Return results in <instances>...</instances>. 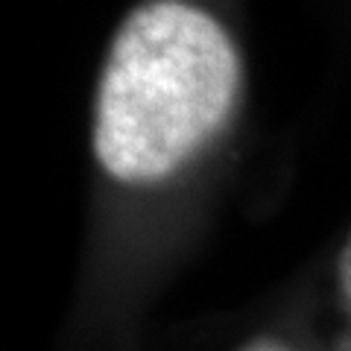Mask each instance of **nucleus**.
<instances>
[{"instance_id": "f03ea898", "label": "nucleus", "mask_w": 351, "mask_h": 351, "mask_svg": "<svg viewBox=\"0 0 351 351\" xmlns=\"http://www.w3.org/2000/svg\"><path fill=\"white\" fill-rule=\"evenodd\" d=\"M339 284H343L346 299L351 302V234H348V240H346L343 255H339Z\"/></svg>"}, {"instance_id": "f257e3e1", "label": "nucleus", "mask_w": 351, "mask_h": 351, "mask_svg": "<svg viewBox=\"0 0 351 351\" xmlns=\"http://www.w3.org/2000/svg\"><path fill=\"white\" fill-rule=\"evenodd\" d=\"M240 88V59L217 21L188 3L132 9L97 91L94 152L129 184L161 182L211 141Z\"/></svg>"}]
</instances>
